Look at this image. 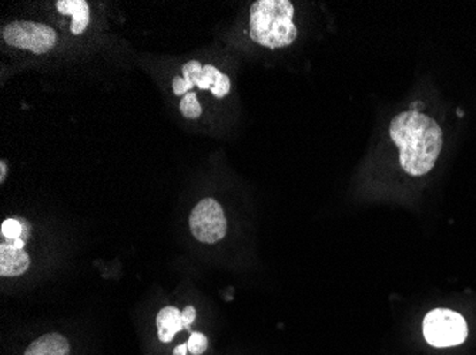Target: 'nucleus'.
<instances>
[{"label":"nucleus","instance_id":"obj_18","mask_svg":"<svg viewBox=\"0 0 476 355\" xmlns=\"http://www.w3.org/2000/svg\"><path fill=\"white\" fill-rule=\"evenodd\" d=\"M4 178H6V162L2 161V162H0V182H4Z\"/></svg>","mask_w":476,"mask_h":355},{"label":"nucleus","instance_id":"obj_16","mask_svg":"<svg viewBox=\"0 0 476 355\" xmlns=\"http://www.w3.org/2000/svg\"><path fill=\"white\" fill-rule=\"evenodd\" d=\"M181 315H183L184 329H186V330H188V327L191 326V323H195V307H193V306H188V307L184 308L183 312H181Z\"/></svg>","mask_w":476,"mask_h":355},{"label":"nucleus","instance_id":"obj_19","mask_svg":"<svg viewBox=\"0 0 476 355\" xmlns=\"http://www.w3.org/2000/svg\"><path fill=\"white\" fill-rule=\"evenodd\" d=\"M12 245H13L16 249H23V247H25V240L20 238V239L13 240V243H12Z\"/></svg>","mask_w":476,"mask_h":355},{"label":"nucleus","instance_id":"obj_15","mask_svg":"<svg viewBox=\"0 0 476 355\" xmlns=\"http://www.w3.org/2000/svg\"><path fill=\"white\" fill-rule=\"evenodd\" d=\"M190 86L186 83L183 77H174L173 80V91L176 95H186L188 93H190Z\"/></svg>","mask_w":476,"mask_h":355},{"label":"nucleus","instance_id":"obj_6","mask_svg":"<svg viewBox=\"0 0 476 355\" xmlns=\"http://www.w3.org/2000/svg\"><path fill=\"white\" fill-rule=\"evenodd\" d=\"M29 254L25 249H16L12 243H2L0 246V275L15 277L23 275L29 268Z\"/></svg>","mask_w":476,"mask_h":355},{"label":"nucleus","instance_id":"obj_17","mask_svg":"<svg viewBox=\"0 0 476 355\" xmlns=\"http://www.w3.org/2000/svg\"><path fill=\"white\" fill-rule=\"evenodd\" d=\"M188 351V344H180L177 345L176 348H174V351H173V355H186Z\"/></svg>","mask_w":476,"mask_h":355},{"label":"nucleus","instance_id":"obj_8","mask_svg":"<svg viewBox=\"0 0 476 355\" xmlns=\"http://www.w3.org/2000/svg\"><path fill=\"white\" fill-rule=\"evenodd\" d=\"M70 345L62 334L51 333L42 336L27 347L25 355H69Z\"/></svg>","mask_w":476,"mask_h":355},{"label":"nucleus","instance_id":"obj_13","mask_svg":"<svg viewBox=\"0 0 476 355\" xmlns=\"http://www.w3.org/2000/svg\"><path fill=\"white\" fill-rule=\"evenodd\" d=\"M25 232L22 223L16 219H6L2 223V236L9 240L20 239Z\"/></svg>","mask_w":476,"mask_h":355},{"label":"nucleus","instance_id":"obj_11","mask_svg":"<svg viewBox=\"0 0 476 355\" xmlns=\"http://www.w3.org/2000/svg\"><path fill=\"white\" fill-rule=\"evenodd\" d=\"M180 111L183 113L186 118H191V120L202 116L203 109L200 102H198L197 94L188 93V94L184 95L183 100L180 102Z\"/></svg>","mask_w":476,"mask_h":355},{"label":"nucleus","instance_id":"obj_4","mask_svg":"<svg viewBox=\"0 0 476 355\" xmlns=\"http://www.w3.org/2000/svg\"><path fill=\"white\" fill-rule=\"evenodd\" d=\"M2 36L12 48L30 50L36 55H43L58 42L55 30L35 22L9 23L2 30Z\"/></svg>","mask_w":476,"mask_h":355},{"label":"nucleus","instance_id":"obj_7","mask_svg":"<svg viewBox=\"0 0 476 355\" xmlns=\"http://www.w3.org/2000/svg\"><path fill=\"white\" fill-rule=\"evenodd\" d=\"M56 8L62 15H70L73 19L70 30L73 34H81L90 23V8L85 0H59Z\"/></svg>","mask_w":476,"mask_h":355},{"label":"nucleus","instance_id":"obj_12","mask_svg":"<svg viewBox=\"0 0 476 355\" xmlns=\"http://www.w3.org/2000/svg\"><path fill=\"white\" fill-rule=\"evenodd\" d=\"M202 73L203 65L200 64V63L196 62V60L188 62V64H184L183 79L186 80V83L190 86V88L197 86L198 80H200V77H202Z\"/></svg>","mask_w":476,"mask_h":355},{"label":"nucleus","instance_id":"obj_3","mask_svg":"<svg viewBox=\"0 0 476 355\" xmlns=\"http://www.w3.org/2000/svg\"><path fill=\"white\" fill-rule=\"evenodd\" d=\"M424 337L434 347L459 345L468 337V326L458 313L436 308L424 320Z\"/></svg>","mask_w":476,"mask_h":355},{"label":"nucleus","instance_id":"obj_5","mask_svg":"<svg viewBox=\"0 0 476 355\" xmlns=\"http://www.w3.org/2000/svg\"><path fill=\"white\" fill-rule=\"evenodd\" d=\"M190 229L198 242L216 243L223 239L227 221L220 203L211 198L200 200L191 212Z\"/></svg>","mask_w":476,"mask_h":355},{"label":"nucleus","instance_id":"obj_10","mask_svg":"<svg viewBox=\"0 0 476 355\" xmlns=\"http://www.w3.org/2000/svg\"><path fill=\"white\" fill-rule=\"evenodd\" d=\"M202 90H210L216 97L223 98L230 93V79L220 73L214 65H203V73L197 83Z\"/></svg>","mask_w":476,"mask_h":355},{"label":"nucleus","instance_id":"obj_1","mask_svg":"<svg viewBox=\"0 0 476 355\" xmlns=\"http://www.w3.org/2000/svg\"><path fill=\"white\" fill-rule=\"evenodd\" d=\"M389 135L400 147L401 167L414 177L428 174L442 151L443 132L434 118L419 111H405L392 118Z\"/></svg>","mask_w":476,"mask_h":355},{"label":"nucleus","instance_id":"obj_2","mask_svg":"<svg viewBox=\"0 0 476 355\" xmlns=\"http://www.w3.org/2000/svg\"><path fill=\"white\" fill-rule=\"evenodd\" d=\"M250 39L263 48L282 49L297 39L288 0H257L250 9Z\"/></svg>","mask_w":476,"mask_h":355},{"label":"nucleus","instance_id":"obj_9","mask_svg":"<svg viewBox=\"0 0 476 355\" xmlns=\"http://www.w3.org/2000/svg\"><path fill=\"white\" fill-rule=\"evenodd\" d=\"M156 324L158 329V340L162 343H170L179 331L184 330L183 315L179 308L173 306L165 307L158 313Z\"/></svg>","mask_w":476,"mask_h":355},{"label":"nucleus","instance_id":"obj_14","mask_svg":"<svg viewBox=\"0 0 476 355\" xmlns=\"http://www.w3.org/2000/svg\"><path fill=\"white\" fill-rule=\"evenodd\" d=\"M188 351L193 355L204 354L205 350L209 347V340L202 333H191L188 341Z\"/></svg>","mask_w":476,"mask_h":355}]
</instances>
